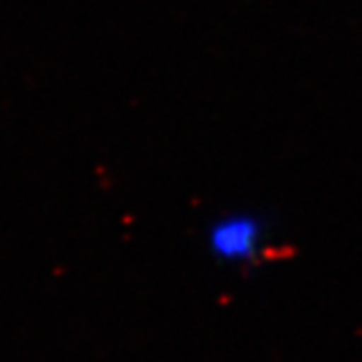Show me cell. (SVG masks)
I'll return each mask as SVG.
<instances>
[{
    "label": "cell",
    "mask_w": 362,
    "mask_h": 362,
    "mask_svg": "<svg viewBox=\"0 0 362 362\" xmlns=\"http://www.w3.org/2000/svg\"><path fill=\"white\" fill-rule=\"evenodd\" d=\"M270 240L266 220L252 209H232L220 214L206 228L209 256L223 266L242 268L264 256Z\"/></svg>",
    "instance_id": "obj_1"
}]
</instances>
